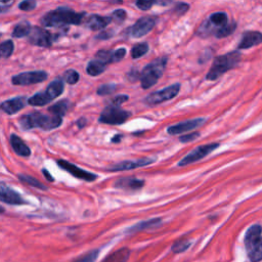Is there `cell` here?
<instances>
[{"instance_id": "7bdbcfd3", "label": "cell", "mask_w": 262, "mask_h": 262, "mask_svg": "<svg viewBox=\"0 0 262 262\" xmlns=\"http://www.w3.org/2000/svg\"><path fill=\"white\" fill-rule=\"evenodd\" d=\"M200 136V133L199 132H191V133H188L186 135H183V136H180L179 140L183 143L185 142H188V141H193L194 139H196L198 137Z\"/></svg>"}, {"instance_id": "83f0119b", "label": "cell", "mask_w": 262, "mask_h": 262, "mask_svg": "<svg viewBox=\"0 0 262 262\" xmlns=\"http://www.w3.org/2000/svg\"><path fill=\"white\" fill-rule=\"evenodd\" d=\"M69 107H70V102L68 100H60V101L54 103L53 105L49 106L48 112H50L53 115H57L59 117H62L68 112Z\"/></svg>"}, {"instance_id": "60d3db41", "label": "cell", "mask_w": 262, "mask_h": 262, "mask_svg": "<svg viewBox=\"0 0 262 262\" xmlns=\"http://www.w3.org/2000/svg\"><path fill=\"white\" fill-rule=\"evenodd\" d=\"M188 9H189V5L188 4L180 2V3H177L176 6L174 7V12L177 13L178 15H181V14L185 13Z\"/></svg>"}, {"instance_id": "ba28073f", "label": "cell", "mask_w": 262, "mask_h": 262, "mask_svg": "<svg viewBox=\"0 0 262 262\" xmlns=\"http://www.w3.org/2000/svg\"><path fill=\"white\" fill-rule=\"evenodd\" d=\"M218 146H219V143H217V142L200 145V146L195 147L194 149H192L190 152H188L182 160H180L178 163V166H186V165L192 164L196 161H200L201 159L205 158L210 152L215 150Z\"/></svg>"}, {"instance_id": "d590c367", "label": "cell", "mask_w": 262, "mask_h": 262, "mask_svg": "<svg viewBox=\"0 0 262 262\" xmlns=\"http://www.w3.org/2000/svg\"><path fill=\"white\" fill-rule=\"evenodd\" d=\"M98 254H99V250H92L74 262H95Z\"/></svg>"}, {"instance_id": "c3c4849f", "label": "cell", "mask_w": 262, "mask_h": 262, "mask_svg": "<svg viewBox=\"0 0 262 262\" xmlns=\"http://www.w3.org/2000/svg\"><path fill=\"white\" fill-rule=\"evenodd\" d=\"M121 138H122V135H121V134H118V135H116V136H114V137L112 138V142H120Z\"/></svg>"}, {"instance_id": "ac0fdd59", "label": "cell", "mask_w": 262, "mask_h": 262, "mask_svg": "<svg viewBox=\"0 0 262 262\" xmlns=\"http://www.w3.org/2000/svg\"><path fill=\"white\" fill-rule=\"evenodd\" d=\"M112 20L113 19L111 16H101L97 14H92L87 18L86 26L92 31H98L105 28Z\"/></svg>"}, {"instance_id": "9c48e42d", "label": "cell", "mask_w": 262, "mask_h": 262, "mask_svg": "<svg viewBox=\"0 0 262 262\" xmlns=\"http://www.w3.org/2000/svg\"><path fill=\"white\" fill-rule=\"evenodd\" d=\"M48 74L45 71H32V72H25L18 75H15L11 78V82L13 85L17 86H25L31 84H37L43 82L47 79Z\"/></svg>"}, {"instance_id": "d6986e66", "label": "cell", "mask_w": 262, "mask_h": 262, "mask_svg": "<svg viewBox=\"0 0 262 262\" xmlns=\"http://www.w3.org/2000/svg\"><path fill=\"white\" fill-rule=\"evenodd\" d=\"M9 141H10L12 149L14 150V152L16 155H18L20 157H29L31 155L30 147L16 134H11Z\"/></svg>"}, {"instance_id": "cb8c5ba5", "label": "cell", "mask_w": 262, "mask_h": 262, "mask_svg": "<svg viewBox=\"0 0 262 262\" xmlns=\"http://www.w3.org/2000/svg\"><path fill=\"white\" fill-rule=\"evenodd\" d=\"M105 68H106L105 63L101 62L100 60L93 59L88 62L87 67H86V72L90 76H98L104 72Z\"/></svg>"}, {"instance_id": "4fadbf2b", "label": "cell", "mask_w": 262, "mask_h": 262, "mask_svg": "<svg viewBox=\"0 0 262 262\" xmlns=\"http://www.w3.org/2000/svg\"><path fill=\"white\" fill-rule=\"evenodd\" d=\"M156 25L152 16H143L139 18L130 29V36L133 38H140L149 33Z\"/></svg>"}, {"instance_id": "f546056e", "label": "cell", "mask_w": 262, "mask_h": 262, "mask_svg": "<svg viewBox=\"0 0 262 262\" xmlns=\"http://www.w3.org/2000/svg\"><path fill=\"white\" fill-rule=\"evenodd\" d=\"M235 28H236L235 23H228L227 25H225V26H223L222 28L218 29V30L216 31V33H215V36H216L217 38H224V37H227V36H229L230 34L233 33V31L235 30Z\"/></svg>"}, {"instance_id": "8d00e7d4", "label": "cell", "mask_w": 262, "mask_h": 262, "mask_svg": "<svg viewBox=\"0 0 262 262\" xmlns=\"http://www.w3.org/2000/svg\"><path fill=\"white\" fill-rule=\"evenodd\" d=\"M116 88H117V86L115 84H111V83L103 84L97 88V94H99V95L112 94L116 90Z\"/></svg>"}, {"instance_id": "603a6c76", "label": "cell", "mask_w": 262, "mask_h": 262, "mask_svg": "<svg viewBox=\"0 0 262 262\" xmlns=\"http://www.w3.org/2000/svg\"><path fill=\"white\" fill-rule=\"evenodd\" d=\"M63 82L60 79H55L47 86L45 92L48 94L50 99L53 100L63 92Z\"/></svg>"}, {"instance_id": "30bf717a", "label": "cell", "mask_w": 262, "mask_h": 262, "mask_svg": "<svg viewBox=\"0 0 262 262\" xmlns=\"http://www.w3.org/2000/svg\"><path fill=\"white\" fill-rule=\"evenodd\" d=\"M28 37L31 44L39 47H49L53 41V36L50 34V32L40 27L32 28V31Z\"/></svg>"}, {"instance_id": "f1b7e54d", "label": "cell", "mask_w": 262, "mask_h": 262, "mask_svg": "<svg viewBox=\"0 0 262 262\" xmlns=\"http://www.w3.org/2000/svg\"><path fill=\"white\" fill-rule=\"evenodd\" d=\"M17 177H18V179L21 182H25V183H27V184H29L31 186H34V187H37V188H40V189H43V190H45L47 188L43 183H41L39 180H37L36 178H34V177L30 176V175L18 174Z\"/></svg>"}, {"instance_id": "ee69618b", "label": "cell", "mask_w": 262, "mask_h": 262, "mask_svg": "<svg viewBox=\"0 0 262 262\" xmlns=\"http://www.w3.org/2000/svg\"><path fill=\"white\" fill-rule=\"evenodd\" d=\"M136 6L141 10H147L149 9L154 4H156V1H137Z\"/></svg>"}, {"instance_id": "6da1fadb", "label": "cell", "mask_w": 262, "mask_h": 262, "mask_svg": "<svg viewBox=\"0 0 262 262\" xmlns=\"http://www.w3.org/2000/svg\"><path fill=\"white\" fill-rule=\"evenodd\" d=\"M84 12H76L69 7H58L54 10L45 13L41 19L40 24L44 27H59L63 25H79L83 17Z\"/></svg>"}, {"instance_id": "8fae6325", "label": "cell", "mask_w": 262, "mask_h": 262, "mask_svg": "<svg viewBox=\"0 0 262 262\" xmlns=\"http://www.w3.org/2000/svg\"><path fill=\"white\" fill-rule=\"evenodd\" d=\"M156 160L154 158H140V159H136V160H127V161H123V162L112 165L111 167L107 168V170L111 172L127 171V170L136 169L139 167L147 166L149 164H152Z\"/></svg>"}, {"instance_id": "3957f363", "label": "cell", "mask_w": 262, "mask_h": 262, "mask_svg": "<svg viewBox=\"0 0 262 262\" xmlns=\"http://www.w3.org/2000/svg\"><path fill=\"white\" fill-rule=\"evenodd\" d=\"M239 60H241V53L237 50L231 51L216 57L213 61L211 69L206 75V79L210 81H214L218 79L224 73L234 68L239 62Z\"/></svg>"}, {"instance_id": "e0dca14e", "label": "cell", "mask_w": 262, "mask_h": 262, "mask_svg": "<svg viewBox=\"0 0 262 262\" xmlns=\"http://www.w3.org/2000/svg\"><path fill=\"white\" fill-rule=\"evenodd\" d=\"M26 103H27L26 97L17 96V97H13L11 99L3 101L0 106H1V110L7 115H13L19 112L20 110H23Z\"/></svg>"}, {"instance_id": "e575fe53", "label": "cell", "mask_w": 262, "mask_h": 262, "mask_svg": "<svg viewBox=\"0 0 262 262\" xmlns=\"http://www.w3.org/2000/svg\"><path fill=\"white\" fill-rule=\"evenodd\" d=\"M63 78H64V81H66L68 84L73 85V84H76V83L79 81L80 76H79V74H78L77 71L70 69V70H67V71L63 73Z\"/></svg>"}, {"instance_id": "f6af8a7d", "label": "cell", "mask_w": 262, "mask_h": 262, "mask_svg": "<svg viewBox=\"0 0 262 262\" xmlns=\"http://www.w3.org/2000/svg\"><path fill=\"white\" fill-rule=\"evenodd\" d=\"M13 1H10V2H5V1H2L1 2V12L3 13L10 5H12Z\"/></svg>"}, {"instance_id": "2e32d148", "label": "cell", "mask_w": 262, "mask_h": 262, "mask_svg": "<svg viewBox=\"0 0 262 262\" xmlns=\"http://www.w3.org/2000/svg\"><path fill=\"white\" fill-rule=\"evenodd\" d=\"M262 43V33L258 31H248L245 32L241 42L237 46V49H248L259 45Z\"/></svg>"}, {"instance_id": "484cf974", "label": "cell", "mask_w": 262, "mask_h": 262, "mask_svg": "<svg viewBox=\"0 0 262 262\" xmlns=\"http://www.w3.org/2000/svg\"><path fill=\"white\" fill-rule=\"evenodd\" d=\"M51 99L46 92H39L28 99V103L33 106H42L50 102Z\"/></svg>"}, {"instance_id": "d4e9b609", "label": "cell", "mask_w": 262, "mask_h": 262, "mask_svg": "<svg viewBox=\"0 0 262 262\" xmlns=\"http://www.w3.org/2000/svg\"><path fill=\"white\" fill-rule=\"evenodd\" d=\"M31 31H32V27H31L30 23L27 20H24V21L18 23L14 27V29L12 31V36L14 38H23L25 36H29Z\"/></svg>"}, {"instance_id": "d6a6232c", "label": "cell", "mask_w": 262, "mask_h": 262, "mask_svg": "<svg viewBox=\"0 0 262 262\" xmlns=\"http://www.w3.org/2000/svg\"><path fill=\"white\" fill-rule=\"evenodd\" d=\"M96 59L100 60L101 62L107 64L113 62V56H114V51H110V50H99L98 52H96Z\"/></svg>"}, {"instance_id": "b9f144b4", "label": "cell", "mask_w": 262, "mask_h": 262, "mask_svg": "<svg viewBox=\"0 0 262 262\" xmlns=\"http://www.w3.org/2000/svg\"><path fill=\"white\" fill-rule=\"evenodd\" d=\"M128 100V96L127 95H117L115 98H113L111 100V104L113 106H120L123 102Z\"/></svg>"}, {"instance_id": "bcb514c9", "label": "cell", "mask_w": 262, "mask_h": 262, "mask_svg": "<svg viewBox=\"0 0 262 262\" xmlns=\"http://www.w3.org/2000/svg\"><path fill=\"white\" fill-rule=\"evenodd\" d=\"M42 172H43V175L46 177V179H47L48 181H51V182H52V181L54 180L53 177L49 174V172H48L46 169H42Z\"/></svg>"}, {"instance_id": "4316f807", "label": "cell", "mask_w": 262, "mask_h": 262, "mask_svg": "<svg viewBox=\"0 0 262 262\" xmlns=\"http://www.w3.org/2000/svg\"><path fill=\"white\" fill-rule=\"evenodd\" d=\"M213 27H219L222 28L223 26L228 24V18H227V14L223 11H218V12H214L209 16L208 19Z\"/></svg>"}, {"instance_id": "f35d334b", "label": "cell", "mask_w": 262, "mask_h": 262, "mask_svg": "<svg viewBox=\"0 0 262 262\" xmlns=\"http://www.w3.org/2000/svg\"><path fill=\"white\" fill-rule=\"evenodd\" d=\"M111 17L116 21H123L126 18V11L123 9H117L112 13Z\"/></svg>"}, {"instance_id": "5b68a950", "label": "cell", "mask_w": 262, "mask_h": 262, "mask_svg": "<svg viewBox=\"0 0 262 262\" xmlns=\"http://www.w3.org/2000/svg\"><path fill=\"white\" fill-rule=\"evenodd\" d=\"M167 63V57L162 56L146 64L140 73V82L143 89L152 87L162 77Z\"/></svg>"}, {"instance_id": "52a82bcc", "label": "cell", "mask_w": 262, "mask_h": 262, "mask_svg": "<svg viewBox=\"0 0 262 262\" xmlns=\"http://www.w3.org/2000/svg\"><path fill=\"white\" fill-rule=\"evenodd\" d=\"M179 91H180V84L175 83V84L165 87L159 91L151 92L144 98V102L148 105L159 104V103H162L164 101L174 98L179 93Z\"/></svg>"}, {"instance_id": "ffe728a7", "label": "cell", "mask_w": 262, "mask_h": 262, "mask_svg": "<svg viewBox=\"0 0 262 262\" xmlns=\"http://www.w3.org/2000/svg\"><path fill=\"white\" fill-rule=\"evenodd\" d=\"M144 185V181L134 177H124L117 180L114 184L117 188H129V189H139Z\"/></svg>"}, {"instance_id": "ab89813d", "label": "cell", "mask_w": 262, "mask_h": 262, "mask_svg": "<svg viewBox=\"0 0 262 262\" xmlns=\"http://www.w3.org/2000/svg\"><path fill=\"white\" fill-rule=\"evenodd\" d=\"M126 55V48H118L117 50L114 51V56H113V62H118L121 59L124 58Z\"/></svg>"}, {"instance_id": "74e56055", "label": "cell", "mask_w": 262, "mask_h": 262, "mask_svg": "<svg viewBox=\"0 0 262 262\" xmlns=\"http://www.w3.org/2000/svg\"><path fill=\"white\" fill-rule=\"evenodd\" d=\"M36 5H37L36 1L26 0V1H23L18 4V8L20 10H24V11H30V10H33L36 7Z\"/></svg>"}, {"instance_id": "681fc988", "label": "cell", "mask_w": 262, "mask_h": 262, "mask_svg": "<svg viewBox=\"0 0 262 262\" xmlns=\"http://www.w3.org/2000/svg\"><path fill=\"white\" fill-rule=\"evenodd\" d=\"M170 3H171V1H156V4H158V5H168Z\"/></svg>"}, {"instance_id": "8992f818", "label": "cell", "mask_w": 262, "mask_h": 262, "mask_svg": "<svg viewBox=\"0 0 262 262\" xmlns=\"http://www.w3.org/2000/svg\"><path fill=\"white\" fill-rule=\"evenodd\" d=\"M131 113L120 108L119 106L108 105L100 114L98 121L108 125H120L123 124L130 117Z\"/></svg>"}, {"instance_id": "7402d4cb", "label": "cell", "mask_w": 262, "mask_h": 262, "mask_svg": "<svg viewBox=\"0 0 262 262\" xmlns=\"http://www.w3.org/2000/svg\"><path fill=\"white\" fill-rule=\"evenodd\" d=\"M162 222V219L161 218H154V219H149V220H145V221H142V222H139V223H136L135 225H133L132 227L128 228L127 229V232L129 233H133V232H137V231H140V230H143V229H147V228H152V227H156V226H159Z\"/></svg>"}, {"instance_id": "7dc6e473", "label": "cell", "mask_w": 262, "mask_h": 262, "mask_svg": "<svg viewBox=\"0 0 262 262\" xmlns=\"http://www.w3.org/2000/svg\"><path fill=\"white\" fill-rule=\"evenodd\" d=\"M111 37V35H107L106 34V32H102L100 35H98L96 38H98V39H105V38H110Z\"/></svg>"}, {"instance_id": "277c9868", "label": "cell", "mask_w": 262, "mask_h": 262, "mask_svg": "<svg viewBox=\"0 0 262 262\" xmlns=\"http://www.w3.org/2000/svg\"><path fill=\"white\" fill-rule=\"evenodd\" d=\"M245 246L248 257L252 262L262 260V227L258 224L252 225L245 234Z\"/></svg>"}, {"instance_id": "9a60e30c", "label": "cell", "mask_w": 262, "mask_h": 262, "mask_svg": "<svg viewBox=\"0 0 262 262\" xmlns=\"http://www.w3.org/2000/svg\"><path fill=\"white\" fill-rule=\"evenodd\" d=\"M0 200L1 202L9 205H24L27 203L19 193L5 185L4 182H1L0 184Z\"/></svg>"}, {"instance_id": "4dcf8cb0", "label": "cell", "mask_w": 262, "mask_h": 262, "mask_svg": "<svg viewBox=\"0 0 262 262\" xmlns=\"http://www.w3.org/2000/svg\"><path fill=\"white\" fill-rule=\"evenodd\" d=\"M13 49H14L13 42L11 40H5L0 45V54L4 58L9 57L12 54Z\"/></svg>"}, {"instance_id": "7a4b0ae2", "label": "cell", "mask_w": 262, "mask_h": 262, "mask_svg": "<svg viewBox=\"0 0 262 262\" xmlns=\"http://www.w3.org/2000/svg\"><path fill=\"white\" fill-rule=\"evenodd\" d=\"M18 123L24 130H30L34 128L51 130L60 126L61 117L53 114L44 115L40 112H33L20 117Z\"/></svg>"}, {"instance_id": "5bb4252c", "label": "cell", "mask_w": 262, "mask_h": 262, "mask_svg": "<svg viewBox=\"0 0 262 262\" xmlns=\"http://www.w3.org/2000/svg\"><path fill=\"white\" fill-rule=\"evenodd\" d=\"M205 121H206L205 118H195V119H191V120H186V121H183V122H180L178 124L168 127L167 132L170 135H177V134H180L183 132L191 131V130L202 126L205 123Z\"/></svg>"}, {"instance_id": "1f68e13d", "label": "cell", "mask_w": 262, "mask_h": 262, "mask_svg": "<svg viewBox=\"0 0 262 262\" xmlns=\"http://www.w3.org/2000/svg\"><path fill=\"white\" fill-rule=\"evenodd\" d=\"M148 51V45L147 43H139L133 46L131 50V56L133 58H138L143 56Z\"/></svg>"}, {"instance_id": "836d02e7", "label": "cell", "mask_w": 262, "mask_h": 262, "mask_svg": "<svg viewBox=\"0 0 262 262\" xmlns=\"http://www.w3.org/2000/svg\"><path fill=\"white\" fill-rule=\"evenodd\" d=\"M189 246H190V242L188 239L181 238L175 242L171 249L174 253H181V252H184L186 249H188Z\"/></svg>"}, {"instance_id": "7c38bea8", "label": "cell", "mask_w": 262, "mask_h": 262, "mask_svg": "<svg viewBox=\"0 0 262 262\" xmlns=\"http://www.w3.org/2000/svg\"><path fill=\"white\" fill-rule=\"evenodd\" d=\"M56 164L58 165V167L68 171L74 177L79 178V179H83L85 181H94L97 177L95 174H93L91 172H88L86 170H83V169L79 168L78 166H76L75 164H72V163H70L66 160H58V161H56Z\"/></svg>"}, {"instance_id": "44dd1931", "label": "cell", "mask_w": 262, "mask_h": 262, "mask_svg": "<svg viewBox=\"0 0 262 262\" xmlns=\"http://www.w3.org/2000/svg\"><path fill=\"white\" fill-rule=\"evenodd\" d=\"M130 256V250L128 248H121L111 253L102 262H127Z\"/></svg>"}]
</instances>
